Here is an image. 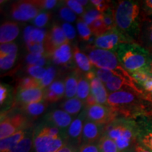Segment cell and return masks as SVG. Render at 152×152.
I'll list each match as a JSON object with an SVG mask.
<instances>
[{
  "instance_id": "obj_1",
  "label": "cell",
  "mask_w": 152,
  "mask_h": 152,
  "mask_svg": "<svg viewBox=\"0 0 152 152\" xmlns=\"http://www.w3.org/2000/svg\"><path fill=\"white\" fill-rule=\"evenodd\" d=\"M142 9V3L130 0L118 1L113 7L116 28L135 43H138L144 19Z\"/></svg>"
},
{
  "instance_id": "obj_2",
  "label": "cell",
  "mask_w": 152,
  "mask_h": 152,
  "mask_svg": "<svg viewBox=\"0 0 152 152\" xmlns=\"http://www.w3.org/2000/svg\"><path fill=\"white\" fill-rule=\"evenodd\" d=\"M104 134L115 142L121 152L128 151L138 142V126L132 118L117 117L106 125Z\"/></svg>"
},
{
  "instance_id": "obj_3",
  "label": "cell",
  "mask_w": 152,
  "mask_h": 152,
  "mask_svg": "<svg viewBox=\"0 0 152 152\" xmlns=\"http://www.w3.org/2000/svg\"><path fill=\"white\" fill-rule=\"evenodd\" d=\"M123 68L131 74L140 70H147L151 61V54L140 44L135 42L119 45L112 50Z\"/></svg>"
},
{
  "instance_id": "obj_4",
  "label": "cell",
  "mask_w": 152,
  "mask_h": 152,
  "mask_svg": "<svg viewBox=\"0 0 152 152\" xmlns=\"http://www.w3.org/2000/svg\"><path fill=\"white\" fill-rule=\"evenodd\" d=\"M34 152H56L67 144L66 134L45 123L33 130Z\"/></svg>"
},
{
  "instance_id": "obj_5",
  "label": "cell",
  "mask_w": 152,
  "mask_h": 152,
  "mask_svg": "<svg viewBox=\"0 0 152 152\" xmlns=\"http://www.w3.org/2000/svg\"><path fill=\"white\" fill-rule=\"evenodd\" d=\"M87 56L94 67L108 70L111 71L115 75L135 83L130 74L121 65L115 53L112 51L89 46L87 49Z\"/></svg>"
},
{
  "instance_id": "obj_6",
  "label": "cell",
  "mask_w": 152,
  "mask_h": 152,
  "mask_svg": "<svg viewBox=\"0 0 152 152\" xmlns=\"http://www.w3.org/2000/svg\"><path fill=\"white\" fill-rule=\"evenodd\" d=\"M23 113L9 115L1 114L0 123V140L9 137L21 130L30 128V124Z\"/></svg>"
},
{
  "instance_id": "obj_7",
  "label": "cell",
  "mask_w": 152,
  "mask_h": 152,
  "mask_svg": "<svg viewBox=\"0 0 152 152\" xmlns=\"http://www.w3.org/2000/svg\"><path fill=\"white\" fill-rule=\"evenodd\" d=\"M134 42L118 28L109 30L104 35L95 39L93 47L96 48L112 51L119 45Z\"/></svg>"
},
{
  "instance_id": "obj_8",
  "label": "cell",
  "mask_w": 152,
  "mask_h": 152,
  "mask_svg": "<svg viewBox=\"0 0 152 152\" xmlns=\"http://www.w3.org/2000/svg\"><path fill=\"white\" fill-rule=\"evenodd\" d=\"M87 119L98 124L106 125L118 117V114L111 107L108 106L95 104L86 106Z\"/></svg>"
},
{
  "instance_id": "obj_9",
  "label": "cell",
  "mask_w": 152,
  "mask_h": 152,
  "mask_svg": "<svg viewBox=\"0 0 152 152\" xmlns=\"http://www.w3.org/2000/svg\"><path fill=\"white\" fill-rule=\"evenodd\" d=\"M87 113L85 109L73 120L66 132L67 144L78 149L83 144V131Z\"/></svg>"
},
{
  "instance_id": "obj_10",
  "label": "cell",
  "mask_w": 152,
  "mask_h": 152,
  "mask_svg": "<svg viewBox=\"0 0 152 152\" xmlns=\"http://www.w3.org/2000/svg\"><path fill=\"white\" fill-rule=\"evenodd\" d=\"M69 43L62 28L57 24H54L49 31L47 32V37L44 42L45 54L51 56L56 49L64 44Z\"/></svg>"
},
{
  "instance_id": "obj_11",
  "label": "cell",
  "mask_w": 152,
  "mask_h": 152,
  "mask_svg": "<svg viewBox=\"0 0 152 152\" xmlns=\"http://www.w3.org/2000/svg\"><path fill=\"white\" fill-rule=\"evenodd\" d=\"M136 121L138 126V142L152 151V117L140 115Z\"/></svg>"
},
{
  "instance_id": "obj_12",
  "label": "cell",
  "mask_w": 152,
  "mask_h": 152,
  "mask_svg": "<svg viewBox=\"0 0 152 152\" xmlns=\"http://www.w3.org/2000/svg\"><path fill=\"white\" fill-rule=\"evenodd\" d=\"M73 120L72 115L61 109L54 110L46 115V123L58 128L66 134Z\"/></svg>"
},
{
  "instance_id": "obj_13",
  "label": "cell",
  "mask_w": 152,
  "mask_h": 152,
  "mask_svg": "<svg viewBox=\"0 0 152 152\" xmlns=\"http://www.w3.org/2000/svg\"><path fill=\"white\" fill-rule=\"evenodd\" d=\"M85 77L90 81L91 93L97 101V103L101 105L108 106V92L105 85L96 77L94 71H92L85 74Z\"/></svg>"
},
{
  "instance_id": "obj_14",
  "label": "cell",
  "mask_w": 152,
  "mask_h": 152,
  "mask_svg": "<svg viewBox=\"0 0 152 152\" xmlns=\"http://www.w3.org/2000/svg\"><path fill=\"white\" fill-rule=\"evenodd\" d=\"M106 125H101L86 119L83 131V144H97L104 134Z\"/></svg>"
},
{
  "instance_id": "obj_15",
  "label": "cell",
  "mask_w": 152,
  "mask_h": 152,
  "mask_svg": "<svg viewBox=\"0 0 152 152\" xmlns=\"http://www.w3.org/2000/svg\"><path fill=\"white\" fill-rule=\"evenodd\" d=\"M45 99V90L37 87L18 90L17 100L21 105L42 102Z\"/></svg>"
},
{
  "instance_id": "obj_16",
  "label": "cell",
  "mask_w": 152,
  "mask_h": 152,
  "mask_svg": "<svg viewBox=\"0 0 152 152\" xmlns=\"http://www.w3.org/2000/svg\"><path fill=\"white\" fill-rule=\"evenodd\" d=\"M53 63L58 66L69 65L73 59V49L69 43L64 44L56 49L51 55Z\"/></svg>"
},
{
  "instance_id": "obj_17",
  "label": "cell",
  "mask_w": 152,
  "mask_h": 152,
  "mask_svg": "<svg viewBox=\"0 0 152 152\" xmlns=\"http://www.w3.org/2000/svg\"><path fill=\"white\" fill-rule=\"evenodd\" d=\"M65 96V84L62 80L54 81L50 86L45 90V102L47 103H55Z\"/></svg>"
},
{
  "instance_id": "obj_18",
  "label": "cell",
  "mask_w": 152,
  "mask_h": 152,
  "mask_svg": "<svg viewBox=\"0 0 152 152\" xmlns=\"http://www.w3.org/2000/svg\"><path fill=\"white\" fill-rule=\"evenodd\" d=\"M18 24L14 21H5L0 27V42L1 44L12 42L19 35Z\"/></svg>"
},
{
  "instance_id": "obj_19",
  "label": "cell",
  "mask_w": 152,
  "mask_h": 152,
  "mask_svg": "<svg viewBox=\"0 0 152 152\" xmlns=\"http://www.w3.org/2000/svg\"><path fill=\"white\" fill-rule=\"evenodd\" d=\"M138 44L151 52L152 50V19L144 18Z\"/></svg>"
},
{
  "instance_id": "obj_20",
  "label": "cell",
  "mask_w": 152,
  "mask_h": 152,
  "mask_svg": "<svg viewBox=\"0 0 152 152\" xmlns=\"http://www.w3.org/2000/svg\"><path fill=\"white\" fill-rule=\"evenodd\" d=\"M30 129H25L3 140H0V152H11L19 142L25 137Z\"/></svg>"
},
{
  "instance_id": "obj_21",
  "label": "cell",
  "mask_w": 152,
  "mask_h": 152,
  "mask_svg": "<svg viewBox=\"0 0 152 152\" xmlns=\"http://www.w3.org/2000/svg\"><path fill=\"white\" fill-rule=\"evenodd\" d=\"M73 59L75 64L81 72L87 73L92 71V64L91 63L88 56L85 52L80 50L77 45H75L73 49Z\"/></svg>"
},
{
  "instance_id": "obj_22",
  "label": "cell",
  "mask_w": 152,
  "mask_h": 152,
  "mask_svg": "<svg viewBox=\"0 0 152 152\" xmlns=\"http://www.w3.org/2000/svg\"><path fill=\"white\" fill-rule=\"evenodd\" d=\"M47 33L45 30L33 27L32 26H27L25 28L23 32L25 42L26 44L31 42L44 44L46 39Z\"/></svg>"
},
{
  "instance_id": "obj_23",
  "label": "cell",
  "mask_w": 152,
  "mask_h": 152,
  "mask_svg": "<svg viewBox=\"0 0 152 152\" xmlns=\"http://www.w3.org/2000/svg\"><path fill=\"white\" fill-rule=\"evenodd\" d=\"M46 102H40L29 104L21 105V111L26 116H29L33 119H36L42 115L47 109Z\"/></svg>"
},
{
  "instance_id": "obj_24",
  "label": "cell",
  "mask_w": 152,
  "mask_h": 152,
  "mask_svg": "<svg viewBox=\"0 0 152 152\" xmlns=\"http://www.w3.org/2000/svg\"><path fill=\"white\" fill-rule=\"evenodd\" d=\"M79 73H73L66 77L64 80L65 84V96L66 98L71 99L77 95V85H78Z\"/></svg>"
},
{
  "instance_id": "obj_25",
  "label": "cell",
  "mask_w": 152,
  "mask_h": 152,
  "mask_svg": "<svg viewBox=\"0 0 152 152\" xmlns=\"http://www.w3.org/2000/svg\"><path fill=\"white\" fill-rule=\"evenodd\" d=\"M84 102L77 97L68 99L61 104V108L66 113L73 116L81 111Z\"/></svg>"
},
{
  "instance_id": "obj_26",
  "label": "cell",
  "mask_w": 152,
  "mask_h": 152,
  "mask_svg": "<svg viewBox=\"0 0 152 152\" xmlns=\"http://www.w3.org/2000/svg\"><path fill=\"white\" fill-rule=\"evenodd\" d=\"M19 9L26 17L33 19L39 14V9L34 4L32 1H16Z\"/></svg>"
},
{
  "instance_id": "obj_27",
  "label": "cell",
  "mask_w": 152,
  "mask_h": 152,
  "mask_svg": "<svg viewBox=\"0 0 152 152\" xmlns=\"http://www.w3.org/2000/svg\"><path fill=\"white\" fill-rule=\"evenodd\" d=\"M33 130L30 129L25 137L13 149L11 152H31L33 150Z\"/></svg>"
},
{
  "instance_id": "obj_28",
  "label": "cell",
  "mask_w": 152,
  "mask_h": 152,
  "mask_svg": "<svg viewBox=\"0 0 152 152\" xmlns=\"http://www.w3.org/2000/svg\"><path fill=\"white\" fill-rule=\"evenodd\" d=\"M91 93L90 81L87 79L85 75L79 73L78 85H77V97L82 101H85Z\"/></svg>"
},
{
  "instance_id": "obj_29",
  "label": "cell",
  "mask_w": 152,
  "mask_h": 152,
  "mask_svg": "<svg viewBox=\"0 0 152 152\" xmlns=\"http://www.w3.org/2000/svg\"><path fill=\"white\" fill-rule=\"evenodd\" d=\"M97 145L100 152H121L115 142L105 134L99 139Z\"/></svg>"
},
{
  "instance_id": "obj_30",
  "label": "cell",
  "mask_w": 152,
  "mask_h": 152,
  "mask_svg": "<svg viewBox=\"0 0 152 152\" xmlns=\"http://www.w3.org/2000/svg\"><path fill=\"white\" fill-rule=\"evenodd\" d=\"M77 29L81 40L85 42L90 41L92 37V33L90 27L85 23L82 18H79L78 20H77Z\"/></svg>"
},
{
  "instance_id": "obj_31",
  "label": "cell",
  "mask_w": 152,
  "mask_h": 152,
  "mask_svg": "<svg viewBox=\"0 0 152 152\" xmlns=\"http://www.w3.org/2000/svg\"><path fill=\"white\" fill-rule=\"evenodd\" d=\"M56 68L53 66H49L47 69V73L42 79L39 80V83L40 87L43 90H45L47 87L50 86L54 83V80L56 77Z\"/></svg>"
},
{
  "instance_id": "obj_32",
  "label": "cell",
  "mask_w": 152,
  "mask_h": 152,
  "mask_svg": "<svg viewBox=\"0 0 152 152\" xmlns=\"http://www.w3.org/2000/svg\"><path fill=\"white\" fill-rule=\"evenodd\" d=\"M82 18L87 26H90L94 20L103 18V14H102L96 8H92L87 11H85V14L82 16Z\"/></svg>"
},
{
  "instance_id": "obj_33",
  "label": "cell",
  "mask_w": 152,
  "mask_h": 152,
  "mask_svg": "<svg viewBox=\"0 0 152 152\" xmlns=\"http://www.w3.org/2000/svg\"><path fill=\"white\" fill-rule=\"evenodd\" d=\"M37 87L41 88L39 80L30 77V76L25 77L23 78L20 79L18 83V90H27V89L30 88H37Z\"/></svg>"
},
{
  "instance_id": "obj_34",
  "label": "cell",
  "mask_w": 152,
  "mask_h": 152,
  "mask_svg": "<svg viewBox=\"0 0 152 152\" xmlns=\"http://www.w3.org/2000/svg\"><path fill=\"white\" fill-rule=\"evenodd\" d=\"M89 27H90L93 35L96 37H100L108 31L104 23L103 18L94 20Z\"/></svg>"
},
{
  "instance_id": "obj_35",
  "label": "cell",
  "mask_w": 152,
  "mask_h": 152,
  "mask_svg": "<svg viewBox=\"0 0 152 152\" xmlns=\"http://www.w3.org/2000/svg\"><path fill=\"white\" fill-rule=\"evenodd\" d=\"M60 18L65 20L66 23H73L77 19L76 14L67 6H62L58 10Z\"/></svg>"
},
{
  "instance_id": "obj_36",
  "label": "cell",
  "mask_w": 152,
  "mask_h": 152,
  "mask_svg": "<svg viewBox=\"0 0 152 152\" xmlns=\"http://www.w3.org/2000/svg\"><path fill=\"white\" fill-rule=\"evenodd\" d=\"M26 71L29 74L30 77L37 79L38 80L42 79L47 73L46 68L38 66L30 65L26 68Z\"/></svg>"
},
{
  "instance_id": "obj_37",
  "label": "cell",
  "mask_w": 152,
  "mask_h": 152,
  "mask_svg": "<svg viewBox=\"0 0 152 152\" xmlns=\"http://www.w3.org/2000/svg\"><path fill=\"white\" fill-rule=\"evenodd\" d=\"M17 58V54L10 55H0V68L2 71H7L14 65Z\"/></svg>"
},
{
  "instance_id": "obj_38",
  "label": "cell",
  "mask_w": 152,
  "mask_h": 152,
  "mask_svg": "<svg viewBox=\"0 0 152 152\" xmlns=\"http://www.w3.org/2000/svg\"><path fill=\"white\" fill-rule=\"evenodd\" d=\"M103 20L108 31L112 29H114V28H116L115 18H114L113 7H112L109 10H108L105 13H104Z\"/></svg>"
},
{
  "instance_id": "obj_39",
  "label": "cell",
  "mask_w": 152,
  "mask_h": 152,
  "mask_svg": "<svg viewBox=\"0 0 152 152\" xmlns=\"http://www.w3.org/2000/svg\"><path fill=\"white\" fill-rule=\"evenodd\" d=\"M52 18V14L49 12H41L33 20V24L37 28H42L46 26Z\"/></svg>"
},
{
  "instance_id": "obj_40",
  "label": "cell",
  "mask_w": 152,
  "mask_h": 152,
  "mask_svg": "<svg viewBox=\"0 0 152 152\" xmlns=\"http://www.w3.org/2000/svg\"><path fill=\"white\" fill-rule=\"evenodd\" d=\"M39 10H49L54 8L58 1L56 0H32Z\"/></svg>"
},
{
  "instance_id": "obj_41",
  "label": "cell",
  "mask_w": 152,
  "mask_h": 152,
  "mask_svg": "<svg viewBox=\"0 0 152 152\" xmlns=\"http://www.w3.org/2000/svg\"><path fill=\"white\" fill-rule=\"evenodd\" d=\"M93 71H94V73H95L96 77H97L104 84L107 83L113 76L115 75L111 71L105 69H102V68H98L96 67L94 68Z\"/></svg>"
},
{
  "instance_id": "obj_42",
  "label": "cell",
  "mask_w": 152,
  "mask_h": 152,
  "mask_svg": "<svg viewBox=\"0 0 152 152\" xmlns=\"http://www.w3.org/2000/svg\"><path fill=\"white\" fill-rule=\"evenodd\" d=\"M18 52V46L14 42L1 44L0 46V55H10L17 54Z\"/></svg>"
},
{
  "instance_id": "obj_43",
  "label": "cell",
  "mask_w": 152,
  "mask_h": 152,
  "mask_svg": "<svg viewBox=\"0 0 152 152\" xmlns=\"http://www.w3.org/2000/svg\"><path fill=\"white\" fill-rule=\"evenodd\" d=\"M90 3L94 6V8H96L99 11H100L102 14H104L106 11L111 9L112 2L110 1H104V0H92Z\"/></svg>"
},
{
  "instance_id": "obj_44",
  "label": "cell",
  "mask_w": 152,
  "mask_h": 152,
  "mask_svg": "<svg viewBox=\"0 0 152 152\" xmlns=\"http://www.w3.org/2000/svg\"><path fill=\"white\" fill-rule=\"evenodd\" d=\"M11 16L12 18L15 19V20H18V21L26 22L30 20L28 17H26L19 9L18 5H17L16 2H14L12 4L11 7Z\"/></svg>"
},
{
  "instance_id": "obj_45",
  "label": "cell",
  "mask_w": 152,
  "mask_h": 152,
  "mask_svg": "<svg viewBox=\"0 0 152 152\" xmlns=\"http://www.w3.org/2000/svg\"><path fill=\"white\" fill-rule=\"evenodd\" d=\"M64 3L72 11H73L75 14L83 16V14L85 13L84 7H83L78 2V1H76V0H66V1H64Z\"/></svg>"
},
{
  "instance_id": "obj_46",
  "label": "cell",
  "mask_w": 152,
  "mask_h": 152,
  "mask_svg": "<svg viewBox=\"0 0 152 152\" xmlns=\"http://www.w3.org/2000/svg\"><path fill=\"white\" fill-rule=\"evenodd\" d=\"M61 28L63 30H64V34H65L66 38H67L68 41L69 42V43L71 41H73L75 39L76 36V32L74 27L71 23H64L62 24Z\"/></svg>"
},
{
  "instance_id": "obj_47",
  "label": "cell",
  "mask_w": 152,
  "mask_h": 152,
  "mask_svg": "<svg viewBox=\"0 0 152 152\" xmlns=\"http://www.w3.org/2000/svg\"><path fill=\"white\" fill-rule=\"evenodd\" d=\"M26 48L29 53L33 54H45V49L43 43L31 42L26 44Z\"/></svg>"
},
{
  "instance_id": "obj_48",
  "label": "cell",
  "mask_w": 152,
  "mask_h": 152,
  "mask_svg": "<svg viewBox=\"0 0 152 152\" xmlns=\"http://www.w3.org/2000/svg\"><path fill=\"white\" fill-rule=\"evenodd\" d=\"M10 94V89L8 85H6L1 83L0 85V104L3 106L6 101L8 99V97Z\"/></svg>"
},
{
  "instance_id": "obj_49",
  "label": "cell",
  "mask_w": 152,
  "mask_h": 152,
  "mask_svg": "<svg viewBox=\"0 0 152 152\" xmlns=\"http://www.w3.org/2000/svg\"><path fill=\"white\" fill-rule=\"evenodd\" d=\"M77 152H100L97 144H82Z\"/></svg>"
},
{
  "instance_id": "obj_50",
  "label": "cell",
  "mask_w": 152,
  "mask_h": 152,
  "mask_svg": "<svg viewBox=\"0 0 152 152\" xmlns=\"http://www.w3.org/2000/svg\"><path fill=\"white\" fill-rule=\"evenodd\" d=\"M45 54H33V53H29L27 56H26V61L30 65H35L38 61H39Z\"/></svg>"
},
{
  "instance_id": "obj_51",
  "label": "cell",
  "mask_w": 152,
  "mask_h": 152,
  "mask_svg": "<svg viewBox=\"0 0 152 152\" xmlns=\"http://www.w3.org/2000/svg\"><path fill=\"white\" fill-rule=\"evenodd\" d=\"M142 6H143V11L147 13V15L151 16L152 15V0H146L142 3Z\"/></svg>"
},
{
  "instance_id": "obj_52",
  "label": "cell",
  "mask_w": 152,
  "mask_h": 152,
  "mask_svg": "<svg viewBox=\"0 0 152 152\" xmlns=\"http://www.w3.org/2000/svg\"><path fill=\"white\" fill-rule=\"evenodd\" d=\"M85 104H86V106H90L95 105V104H97V101L94 96L92 93H90V94L89 95L88 97L87 98V99L85 100Z\"/></svg>"
},
{
  "instance_id": "obj_53",
  "label": "cell",
  "mask_w": 152,
  "mask_h": 152,
  "mask_svg": "<svg viewBox=\"0 0 152 152\" xmlns=\"http://www.w3.org/2000/svg\"><path fill=\"white\" fill-rule=\"evenodd\" d=\"M134 152H152L150 151L149 149H148L147 148H146L145 147H144L142 144L137 142L135 144L134 147Z\"/></svg>"
},
{
  "instance_id": "obj_54",
  "label": "cell",
  "mask_w": 152,
  "mask_h": 152,
  "mask_svg": "<svg viewBox=\"0 0 152 152\" xmlns=\"http://www.w3.org/2000/svg\"><path fill=\"white\" fill-rule=\"evenodd\" d=\"M77 149H76L75 148H74L71 146L66 144V146H64V147H62L61 149L57 151L56 152H77Z\"/></svg>"
},
{
  "instance_id": "obj_55",
  "label": "cell",
  "mask_w": 152,
  "mask_h": 152,
  "mask_svg": "<svg viewBox=\"0 0 152 152\" xmlns=\"http://www.w3.org/2000/svg\"><path fill=\"white\" fill-rule=\"evenodd\" d=\"M147 71L149 72V73L152 76V54H151V61H150V64L149 65V67L147 68Z\"/></svg>"
},
{
  "instance_id": "obj_56",
  "label": "cell",
  "mask_w": 152,
  "mask_h": 152,
  "mask_svg": "<svg viewBox=\"0 0 152 152\" xmlns=\"http://www.w3.org/2000/svg\"><path fill=\"white\" fill-rule=\"evenodd\" d=\"M77 1H78V2L80 4L83 6V7H84V6L88 4L89 2H90V1H87V0H77Z\"/></svg>"
},
{
  "instance_id": "obj_57",
  "label": "cell",
  "mask_w": 152,
  "mask_h": 152,
  "mask_svg": "<svg viewBox=\"0 0 152 152\" xmlns=\"http://www.w3.org/2000/svg\"><path fill=\"white\" fill-rule=\"evenodd\" d=\"M147 115H149V116H151V117H152V110H151V111L149 112V113H147Z\"/></svg>"
},
{
  "instance_id": "obj_58",
  "label": "cell",
  "mask_w": 152,
  "mask_h": 152,
  "mask_svg": "<svg viewBox=\"0 0 152 152\" xmlns=\"http://www.w3.org/2000/svg\"><path fill=\"white\" fill-rule=\"evenodd\" d=\"M123 152H134V149H133V151H132V149H131V150H128V151H125Z\"/></svg>"
},
{
  "instance_id": "obj_59",
  "label": "cell",
  "mask_w": 152,
  "mask_h": 152,
  "mask_svg": "<svg viewBox=\"0 0 152 152\" xmlns=\"http://www.w3.org/2000/svg\"><path fill=\"white\" fill-rule=\"evenodd\" d=\"M150 53H151V54H152V50L151 51V52H150Z\"/></svg>"
},
{
  "instance_id": "obj_60",
  "label": "cell",
  "mask_w": 152,
  "mask_h": 152,
  "mask_svg": "<svg viewBox=\"0 0 152 152\" xmlns=\"http://www.w3.org/2000/svg\"><path fill=\"white\" fill-rule=\"evenodd\" d=\"M151 16H152V15H151Z\"/></svg>"
}]
</instances>
